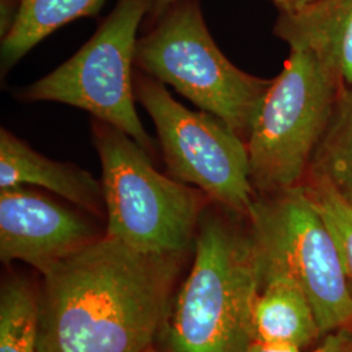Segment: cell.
Masks as SVG:
<instances>
[{
	"mask_svg": "<svg viewBox=\"0 0 352 352\" xmlns=\"http://www.w3.org/2000/svg\"><path fill=\"white\" fill-rule=\"evenodd\" d=\"M338 101V89L315 56L289 47L245 141L256 195L302 186Z\"/></svg>",
	"mask_w": 352,
	"mask_h": 352,
	"instance_id": "cell-6",
	"label": "cell"
},
{
	"mask_svg": "<svg viewBox=\"0 0 352 352\" xmlns=\"http://www.w3.org/2000/svg\"><path fill=\"white\" fill-rule=\"evenodd\" d=\"M248 352H302V349L289 344L267 343L263 340H254L252 342Z\"/></svg>",
	"mask_w": 352,
	"mask_h": 352,
	"instance_id": "cell-19",
	"label": "cell"
},
{
	"mask_svg": "<svg viewBox=\"0 0 352 352\" xmlns=\"http://www.w3.org/2000/svg\"><path fill=\"white\" fill-rule=\"evenodd\" d=\"M21 0H0V36H8L17 20Z\"/></svg>",
	"mask_w": 352,
	"mask_h": 352,
	"instance_id": "cell-18",
	"label": "cell"
},
{
	"mask_svg": "<svg viewBox=\"0 0 352 352\" xmlns=\"http://www.w3.org/2000/svg\"><path fill=\"white\" fill-rule=\"evenodd\" d=\"M102 167L106 235L146 253H187L210 200L200 189L161 174L151 155L120 129L93 119Z\"/></svg>",
	"mask_w": 352,
	"mask_h": 352,
	"instance_id": "cell-3",
	"label": "cell"
},
{
	"mask_svg": "<svg viewBox=\"0 0 352 352\" xmlns=\"http://www.w3.org/2000/svg\"><path fill=\"white\" fill-rule=\"evenodd\" d=\"M106 0H21L20 12L1 39V71L8 72L41 41L77 19L93 17Z\"/></svg>",
	"mask_w": 352,
	"mask_h": 352,
	"instance_id": "cell-13",
	"label": "cell"
},
{
	"mask_svg": "<svg viewBox=\"0 0 352 352\" xmlns=\"http://www.w3.org/2000/svg\"><path fill=\"white\" fill-rule=\"evenodd\" d=\"M103 235L85 214L25 186L0 189L3 263L23 261L45 274Z\"/></svg>",
	"mask_w": 352,
	"mask_h": 352,
	"instance_id": "cell-9",
	"label": "cell"
},
{
	"mask_svg": "<svg viewBox=\"0 0 352 352\" xmlns=\"http://www.w3.org/2000/svg\"><path fill=\"white\" fill-rule=\"evenodd\" d=\"M186 253L103 235L54 265L39 296L38 352H145L162 329Z\"/></svg>",
	"mask_w": 352,
	"mask_h": 352,
	"instance_id": "cell-1",
	"label": "cell"
},
{
	"mask_svg": "<svg viewBox=\"0 0 352 352\" xmlns=\"http://www.w3.org/2000/svg\"><path fill=\"white\" fill-rule=\"evenodd\" d=\"M177 1H180V0H154V8L157 10V12L162 13L164 11H166L168 7H171L173 4H175ZM276 6L279 4V1L280 0H272Z\"/></svg>",
	"mask_w": 352,
	"mask_h": 352,
	"instance_id": "cell-21",
	"label": "cell"
},
{
	"mask_svg": "<svg viewBox=\"0 0 352 352\" xmlns=\"http://www.w3.org/2000/svg\"><path fill=\"white\" fill-rule=\"evenodd\" d=\"M247 222L260 280L286 278L315 309L322 334L352 321V289L336 241L304 186L256 195Z\"/></svg>",
	"mask_w": 352,
	"mask_h": 352,
	"instance_id": "cell-5",
	"label": "cell"
},
{
	"mask_svg": "<svg viewBox=\"0 0 352 352\" xmlns=\"http://www.w3.org/2000/svg\"><path fill=\"white\" fill-rule=\"evenodd\" d=\"M39 298L21 278L0 292V352H38Z\"/></svg>",
	"mask_w": 352,
	"mask_h": 352,
	"instance_id": "cell-14",
	"label": "cell"
},
{
	"mask_svg": "<svg viewBox=\"0 0 352 352\" xmlns=\"http://www.w3.org/2000/svg\"><path fill=\"white\" fill-rule=\"evenodd\" d=\"M209 202L195 240V263L164 324L171 352H248L261 280L247 230ZM171 308V307H170Z\"/></svg>",
	"mask_w": 352,
	"mask_h": 352,
	"instance_id": "cell-2",
	"label": "cell"
},
{
	"mask_svg": "<svg viewBox=\"0 0 352 352\" xmlns=\"http://www.w3.org/2000/svg\"><path fill=\"white\" fill-rule=\"evenodd\" d=\"M276 36L309 51L331 77L340 100L352 91V0H315L279 12Z\"/></svg>",
	"mask_w": 352,
	"mask_h": 352,
	"instance_id": "cell-10",
	"label": "cell"
},
{
	"mask_svg": "<svg viewBox=\"0 0 352 352\" xmlns=\"http://www.w3.org/2000/svg\"><path fill=\"white\" fill-rule=\"evenodd\" d=\"M145 352H157L155 351V350H154V349H151V347H149V349H148V350H146V351Z\"/></svg>",
	"mask_w": 352,
	"mask_h": 352,
	"instance_id": "cell-22",
	"label": "cell"
},
{
	"mask_svg": "<svg viewBox=\"0 0 352 352\" xmlns=\"http://www.w3.org/2000/svg\"><path fill=\"white\" fill-rule=\"evenodd\" d=\"M308 175L325 177L352 204V91L338 101Z\"/></svg>",
	"mask_w": 352,
	"mask_h": 352,
	"instance_id": "cell-15",
	"label": "cell"
},
{
	"mask_svg": "<svg viewBox=\"0 0 352 352\" xmlns=\"http://www.w3.org/2000/svg\"><path fill=\"white\" fill-rule=\"evenodd\" d=\"M135 67L171 85L244 141L272 84L227 59L209 33L197 0H180L162 12L151 32L139 38Z\"/></svg>",
	"mask_w": 352,
	"mask_h": 352,
	"instance_id": "cell-4",
	"label": "cell"
},
{
	"mask_svg": "<svg viewBox=\"0 0 352 352\" xmlns=\"http://www.w3.org/2000/svg\"><path fill=\"white\" fill-rule=\"evenodd\" d=\"M312 1L315 0H280L277 7L279 12H291L302 8Z\"/></svg>",
	"mask_w": 352,
	"mask_h": 352,
	"instance_id": "cell-20",
	"label": "cell"
},
{
	"mask_svg": "<svg viewBox=\"0 0 352 352\" xmlns=\"http://www.w3.org/2000/svg\"><path fill=\"white\" fill-rule=\"evenodd\" d=\"M260 289L253 308L254 340L304 349L322 336L312 304L294 282L267 278Z\"/></svg>",
	"mask_w": 352,
	"mask_h": 352,
	"instance_id": "cell-12",
	"label": "cell"
},
{
	"mask_svg": "<svg viewBox=\"0 0 352 352\" xmlns=\"http://www.w3.org/2000/svg\"><path fill=\"white\" fill-rule=\"evenodd\" d=\"M351 344V331L346 327H342L336 333L329 334L325 340L312 352H350Z\"/></svg>",
	"mask_w": 352,
	"mask_h": 352,
	"instance_id": "cell-17",
	"label": "cell"
},
{
	"mask_svg": "<svg viewBox=\"0 0 352 352\" xmlns=\"http://www.w3.org/2000/svg\"><path fill=\"white\" fill-rule=\"evenodd\" d=\"M350 352H352V344H351V351H350Z\"/></svg>",
	"mask_w": 352,
	"mask_h": 352,
	"instance_id": "cell-23",
	"label": "cell"
},
{
	"mask_svg": "<svg viewBox=\"0 0 352 352\" xmlns=\"http://www.w3.org/2000/svg\"><path fill=\"white\" fill-rule=\"evenodd\" d=\"M153 0H119L94 36L51 74L21 89L19 100L49 101L91 113L135 140L149 155L155 144L136 111L135 54L138 32Z\"/></svg>",
	"mask_w": 352,
	"mask_h": 352,
	"instance_id": "cell-7",
	"label": "cell"
},
{
	"mask_svg": "<svg viewBox=\"0 0 352 352\" xmlns=\"http://www.w3.org/2000/svg\"><path fill=\"white\" fill-rule=\"evenodd\" d=\"M135 93L155 126L168 175L247 218L256 190L245 141L212 113L184 107L164 84L140 71Z\"/></svg>",
	"mask_w": 352,
	"mask_h": 352,
	"instance_id": "cell-8",
	"label": "cell"
},
{
	"mask_svg": "<svg viewBox=\"0 0 352 352\" xmlns=\"http://www.w3.org/2000/svg\"><path fill=\"white\" fill-rule=\"evenodd\" d=\"M302 186L331 232L352 289V204L322 176L307 175Z\"/></svg>",
	"mask_w": 352,
	"mask_h": 352,
	"instance_id": "cell-16",
	"label": "cell"
},
{
	"mask_svg": "<svg viewBox=\"0 0 352 352\" xmlns=\"http://www.w3.org/2000/svg\"><path fill=\"white\" fill-rule=\"evenodd\" d=\"M19 186L47 189L91 215H102L106 210L101 182L87 170L46 158L1 128L0 189Z\"/></svg>",
	"mask_w": 352,
	"mask_h": 352,
	"instance_id": "cell-11",
	"label": "cell"
}]
</instances>
